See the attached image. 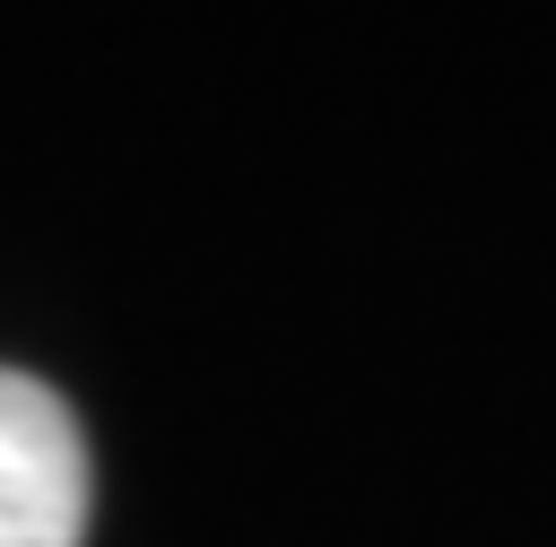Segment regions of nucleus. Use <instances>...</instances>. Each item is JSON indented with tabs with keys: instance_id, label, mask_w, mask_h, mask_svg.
<instances>
[{
	"instance_id": "1",
	"label": "nucleus",
	"mask_w": 556,
	"mask_h": 547,
	"mask_svg": "<svg viewBox=\"0 0 556 547\" xmlns=\"http://www.w3.org/2000/svg\"><path fill=\"white\" fill-rule=\"evenodd\" d=\"M0 547H87V434L17 365H0Z\"/></svg>"
}]
</instances>
